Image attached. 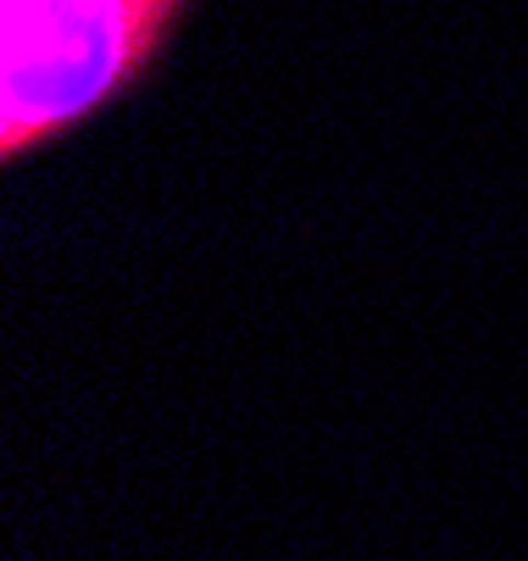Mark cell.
I'll return each instance as SVG.
<instances>
[{
  "mask_svg": "<svg viewBox=\"0 0 528 561\" xmlns=\"http://www.w3.org/2000/svg\"><path fill=\"white\" fill-rule=\"evenodd\" d=\"M179 0H7V156L139 72Z\"/></svg>",
  "mask_w": 528,
  "mask_h": 561,
  "instance_id": "1",
  "label": "cell"
}]
</instances>
